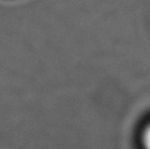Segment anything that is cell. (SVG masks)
<instances>
[{
	"label": "cell",
	"mask_w": 150,
	"mask_h": 149,
	"mask_svg": "<svg viewBox=\"0 0 150 149\" xmlns=\"http://www.w3.org/2000/svg\"><path fill=\"white\" fill-rule=\"evenodd\" d=\"M142 143H144V147H145V149H150V124L145 128V131H144Z\"/></svg>",
	"instance_id": "1"
}]
</instances>
